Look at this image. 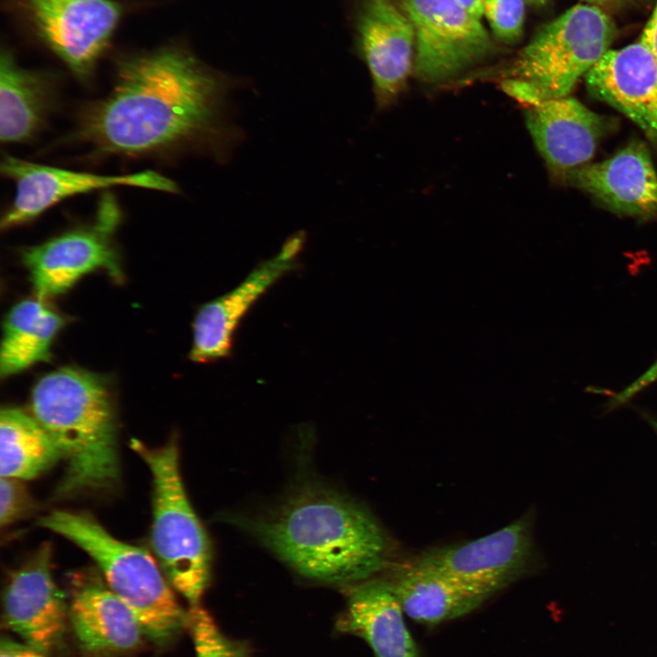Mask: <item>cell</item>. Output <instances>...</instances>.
Instances as JSON below:
<instances>
[{"label": "cell", "mask_w": 657, "mask_h": 657, "mask_svg": "<svg viewBox=\"0 0 657 657\" xmlns=\"http://www.w3.org/2000/svg\"><path fill=\"white\" fill-rule=\"evenodd\" d=\"M526 121L549 169L565 176L593 157L607 127L603 117L569 96L528 107Z\"/></svg>", "instance_id": "2e32d148"}, {"label": "cell", "mask_w": 657, "mask_h": 657, "mask_svg": "<svg viewBox=\"0 0 657 657\" xmlns=\"http://www.w3.org/2000/svg\"><path fill=\"white\" fill-rule=\"evenodd\" d=\"M0 657H48L25 642H18L10 638L3 637L0 641Z\"/></svg>", "instance_id": "4316f807"}, {"label": "cell", "mask_w": 657, "mask_h": 657, "mask_svg": "<svg viewBox=\"0 0 657 657\" xmlns=\"http://www.w3.org/2000/svg\"><path fill=\"white\" fill-rule=\"evenodd\" d=\"M531 520L525 515L482 537L429 548L413 563L495 594L530 569Z\"/></svg>", "instance_id": "30bf717a"}, {"label": "cell", "mask_w": 657, "mask_h": 657, "mask_svg": "<svg viewBox=\"0 0 657 657\" xmlns=\"http://www.w3.org/2000/svg\"><path fill=\"white\" fill-rule=\"evenodd\" d=\"M1 172L16 185V194L1 219V228L27 223L56 203L85 193L118 186L175 193L177 184L154 171L121 175L97 174L39 164L6 155Z\"/></svg>", "instance_id": "9c48e42d"}, {"label": "cell", "mask_w": 657, "mask_h": 657, "mask_svg": "<svg viewBox=\"0 0 657 657\" xmlns=\"http://www.w3.org/2000/svg\"><path fill=\"white\" fill-rule=\"evenodd\" d=\"M585 78L592 96L623 113L657 143V57L641 38L610 49Z\"/></svg>", "instance_id": "9a60e30c"}, {"label": "cell", "mask_w": 657, "mask_h": 657, "mask_svg": "<svg viewBox=\"0 0 657 657\" xmlns=\"http://www.w3.org/2000/svg\"><path fill=\"white\" fill-rule=\"evenodd\" d=\"M609 209L636 217L657 215V172L644 143L633 141L610 158L566 175Z\"/></svg>", "instance_id": "e0dca14e"}, {"label": "cell", "mask_w": 657, "mask_h": 657, "mask_svg": "<svg viewBox=\"0 0 657 657\" xmlns=\"http://www.w3.org/2000/svg\"><path fill=\"white\" fill-rule=\"evenodd\" d=\"M130 447L152 477L151 542L160 566L190 606L201 604L210 579L211 545L187 497L176 443L152 448L131 439Z\"/></svg>", "instance_id": "5b68a950"}, {"label": "cell", "mask_w": 657, "mask_h": 657, "mask_svg": "<svg viewBox=\"0 0 657 657\" xmlns=\"http://www.w3.org/2000/svg\"><path fill=\"white\" fill-rule=\"evenodd\" d=\"M640 37L651 47L657 57V0Z\"/></svg>", "instance_id": "83f0119b"}, {"label": "cell", "mask_w": 657, "mask_h": 657, "mask_svg": "<svg viewBox=\"0 0 657 657\" xmlns=\"http://www.w3.org/2000/svg\"><path fill=\"white\" fill-rule=\"evenodd\" d=\"M64 318L39 297L26 299L6 315L0 350V374L8 377L50 358Z\"/></svg>", "instance_id": "7402d4cb"}, {"label": "cell", "mask_w": 657, "mask_h": 657, "mask_svg": "<svg viewBox=\"0 0 657 657\" xmlns=\"http://www.w3.org/2000/svg\"><path fill=\"white\" fill-rule=\"evenodd\" d=\"M356 47L371 76L379 107L403 88L415 48L413 26L394 0H358L354 10Z\"/></svg>", "instance_id": "5bb4252c"}, {"label": "cell", "mask_w": 657, "mask_h": 657, "mask_svg": "<svg viewBox=\"0 0 657 657\" xmlns=\"http://www.w3.org/2000/svg\"><path fill=\"white\" fill-rule=\"evenodd\" d=\"M120 221L116 200L106 193L99 203L94 223L27 248L23 260L37 297L45 299L67 291L85 274L103 268L120 277L110 236Z\"/></svg>", "instance_id": "ba28073f"}, {"label": "cell", "mask_w": 657, "mask_h": 657, "mask_svg": "<svg viewBox=\"0 0 657 657\" xmlns=\"http://www.w3.org/2000/svg\"><path fill=\"white\" fill-rule=\"evenodd\" d=\"M31 410L66 463L58 495L118 481L116 420L102 377L75 367L53 370L34 386Z\"/></svg>", "instance_id": "3957f363"}, {"label": "cell", "mask_w": 657, "mask_h": 657, "mask_svg": "<svg viewBox=\"0 0 657 657\" xmlns=\"http://www.w3.org/2000/svg\"><path fill=\"white\" fill-rule=\"evenodd\" d=\"M187 628L195 657H248L245 649L228 638L201 604L190 606Z\"/></svg>", "instance_id": "cb8c5ba5"}, {"label": "cell", "mask_w": 657, "mask_h": 657, "mask_svg": "<svg viewBox=\"0 0 657 657\" xmlns=\"http://www.w3.org/2000/svg\"><path fill=\"white\" fill-rule=\"evenodd\" d=\"M69 624L80 646L93 653H123L136 649L145 633L137 617L99 579H73Z\"/></svg>", "instance_id": "ac0fdd59"}, {"label": "cell", "mask_w": 657, "mask_h": 657, "mask_svg": "<svg viewBox=\"0 0 657 657\" xmlns=\"http://www.w3.org/2000/svg\"><path fill=\"white\" fill-rule=\"evenodd\" d=\"M388 581L403 613L429 626L468 614L494 595L413 562L397 568Z\"/></svg>", "instance_id": "ffe728a7"}, {"label": "cell", "mask_w": 657, "mask_h": 657, "mask_svg": "<svg viewBox=\"0 0 657 657\" xmlns=\"http://www.w3.org/2000/svg\"><path fill=\"white\" fill-rule=\"evenodd\" d=\"M304 243L302 233L290 236L277 254L256 265L236 287L199 308L193 322L191 360L208 363L231 356L241 321L277 281L298 268Z\"/></svg>", "instance_id": "7c38bea8"}, {"label": "cell", "mask_w": 657, "mask_h": 657, "mask_svg": "<svg viewBox=\"0 0 657 657\" xmlns=\"http://www.w3.org/2000/svg\"><path fill=\"white\" fill-rule=\"evenodd\" d=\"M616 35L606 11L580 3L545 25L521 50L509 78L525 84L528 107L568 96L610 49Z\"/></svg>", "instance_id": "8992f818"}, {"label": "cell", "mask_w": 657, "mask_h": 657, "mask_svg": "<svg viewBox=\"0 0 657 657\" xmlns=\"http://www.w3.org/2000/svg\"><path fill=\"white\" fill-rule=\"evenodd\" d=\"M395 1L413 26V68L423 81L434 83L451 78L495 50L480 19L457 0Z\"/></svg>", "instance_id": "52a82bcc"}, {"label": "cell", "mask_w": 657, "mask_h": 657, "mask_svg": "<svg viewBox=\"0 0 657 657\" xmlns=\"http://www.w3.org/2000/svg\"><path fill=\"white\" fill-rule=\"evenodd\" d=\"M472 16L481 19L486 0H457Z\"/></svg>", "instance_id": "f546056e"}, {"label": "cell", "mask_w": 657, "mask_h": 657, "mask_svg": "<svg viewBox=\"0 0 657 657\" xmlns=\"http://www.w3.org/2000/svg\"><path fill=\"white\" fill-rule=\"evenodd\" d=\"M339 631L364 640L376 657H419L400 602L388 580L368 579L348 585Z\"/></svg>", "instance_id": "d6986e66"}, {"label": "cell", "mask_w": 657, "mask_h": 657, "mask_svg": "<svg viewBox=\"0 0 657 657\" xmlns=\"http://www.w3.org/2000/svg\"><path fill=\"white\" fill-rule=\"evenodd\" d=\"M526 0H486L484 16L495 37L510 44L522 34ZM527 2V1H526Z\"/></svg>", "instance_id": "d4e9b609"}, {"label": "cell", "mask_w": 657, "mask_h": 657, "mask_svg": "<svg viewBox=\"0 0 657 657\" xmlns=\"http://www.w3.org/2000/svg\"><path fill=\"white\" fill-rule=\"evenodd\" d=\"M250 531L301 575L346 586L382 569L385 536L371 515L337 493L307 487Z\"/></svg>", "instance_id": "7a4b0ae2"}, {"label": "cell", "mask_w": 657, "mask_h": 657, "mask_svg": "<svg viewBox=\"0 0 657 657\" xmlns=\"http://www.w3.org/2000/svg\"><path fill=\"white\" fill-rule=\"evenodd\" d=\"M645 417H646L648 422L652 425L654 432L657 433V418L650 416V415H646Z\"/></svg>", "instance_id": "1f68e13d"}, {"label": "cell", "mask_w": 657, "mask_h": 657, "mask_svg": "<svg viewBox=\"0 0 657 657\" xmlns=\"http://www.w3.org/2000/svg\"><path fill=\"white\" fill-rule=\"evenodd\" d=\"M52 548L45 543L14 571L3 597L4 619L23 642L47 654L63 641L69 606L51 572Z\"/></svg>", "instance_id": "4fadbf2b"}, {"label": "cell", "mask_w": 657, "mask_h": 657, "mask_svg": "<svg viewBox=\"0 0 657 657\" xmlns=\"http://www.w3.org/2000/svg\"><path fill=\"white\" fill-rule=\"evenodd\" d=\"M47 47L86 80L107 48L121 8L113 0H16Z\"/></svg>", "instance_id": "8fae6325"}, {"label": "cell", "mask_w": 657, "mask_h": 657, "mask_svg": "<svg viewBox=\"0 0 657 657\" xmlns=\"http://www.w3.org/2000/svg\"><path fill=\"white\" fill-rule=\"evenodd\" d=\"M62 459L48 433L23 410L4 408L0 413V474L32 479Z\"/></svg>", "instance_id": "603a6c76"}, {"label": "cell", "mask_w": 657, "mask_h": 657, "mask_svg": "<svg viewBox=\"0 0 657 657\" xmlns=\"http://www.w3.org/2000/svg\"><path fill=\"white\" fill-rule=\"evenodd\" d=\"M527 3H529L532 5H535L537 7L544 6L548 0H526Z\"/></svg>", "instance_id": "4dcf8cb0"}, {"label": "cell", "mask_w": 657, "mask_h": 657, "mask_svg": "<svg viewBox=\"0 0 657 657\" xmlns=\"http://www.w3.org/2000/svg\"><path fill=\"white\" fill-rule=\"evenodd\" d=\"M582 3L599 7L604 11L619 8L627 5L643 3L647 0H581Z\"/></svg>", "instance_id": "f1b7e54d"}, {"label": "cell", "mask_w": 657, "mask_h": 657, "mask_svg": "<svg viewBox=\"0 0 657 657\" xmlns=\"http://www.w3.org/2000/svg\"><path fill=\"white\" fill-rule=\"evenodd\" d=\"M31 499L18 479L2 477L0 479V524L8 526L27 512L31 507Z\"/></svg>", "instance_id": "484cf974"}, {"label": "cell", "mask_w": 657, "mask_h": 657, "mask_svg": "<svg viewBox=\"0 0 657 657\" xmlns=\"http://www.w3.org/2000/svg\"><path fill=\"white\" fill-rule=\"evenodd\" d=\"M233 80L182 47L124 57L110 94L83 111L78 139L100 154L222 159L241 139L226 117Z\"/></svg>", "instance_id": "6da1fadb"}, {"label": "cell", "mask_w": 657, "mask_h": 657, "mask_svg": "<svg viewBox=\"0 0 657 657\" xmlns=\"http://www.w3.org/2000/svg\"><path fill=\"white\" fill-rule=\"evenodd\" d=\"M38 525L76 544L99 566L107 586L133 611L146 638L164 644L187 628L184 610L151 554L120 541L88 514L55 510Z\"/></svg>", "instance_id": "277c9868"}, {"label": "cell", "mask_w": 657, "mask_h": 657, "mask_svg": "<svg viewBox=\"0 0 657 657\" xmlns=\"http://www.w3.org/2000/svg\"><path fill=\"white\" fill-rule=\"evenodd\" d=\"M54 104L52 87L44 74L22 68L9 50L0 58V139L4 143L32 140Z\"/></svg>", "instance_id": "44dd1931"}]
</instances>
